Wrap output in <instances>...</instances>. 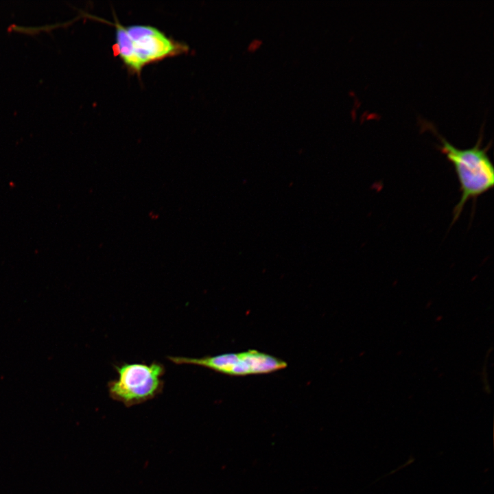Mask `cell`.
Returning a JSON list of instances; mask_svg holds the SVG:
<instances>
[{"label":"cell","mask_w":494,"mask_h":494,"mask_svg":"<svg viewBox=\"0 0 494 494\" xmlns=\"http://www.w3.org/2000/svg\"><path fill=\"white\" fill-rule=\"evenodd\" d=\"M114 19L115 21L110 23L115 28L113 51L131 73L140 75L145 66L187 54L189 50L187 44L167 36L155 27L124 26L116 17Z\"/></svg>","instance_id":"cell-1"},{"label":"cell","mask_w":494,"mask_h":494,"mask_svg":"<svg viewBox=\"0 0 494 494\" xmlns=\"http://www.w3.org/2000/svg\"><path fill=\"white\" fill-rule=\"evenodd\" d=\"M431 130L439 139L438 148L454 167L460 184L461 196L454 209V223L469 200H475L493 188L494 167L487 153L490 145L481 146L482 137L480 135L474 146L458 148L438 134L433 126Z\"/></svg>","instance_id":"cell-2"},{"label":"cell","mask_w":494,"mask_h":494,"mask_svg":"<svg viewBox=\"0 0 494 494\" xmlns=\"http://www.w3.org/2000/svg\"><path fill=\"white\" fill-rule=\"evenodd\" d=\"M117 377L108 384L111 399L130 407L154 399L163 390L164 366L153 362L115 365Z\"/></svg>","instance_id":"cell-3"},{"label":"cell","mask_w":494,"mask_h":494,"mask_svg":"<svg viewBox=\"0 0 494 494\" xmlns=\"http://www.w3.org/2000/svg\"><path fill=\"white\" fill-rule=\"evenodd\" d=\"M168 359L176 364L200 366L229 375L266 374L287 366L285 361L253 349L198 358L170 356Z\"/></svg>","instance_id":"cell-4"}]
</instances>
